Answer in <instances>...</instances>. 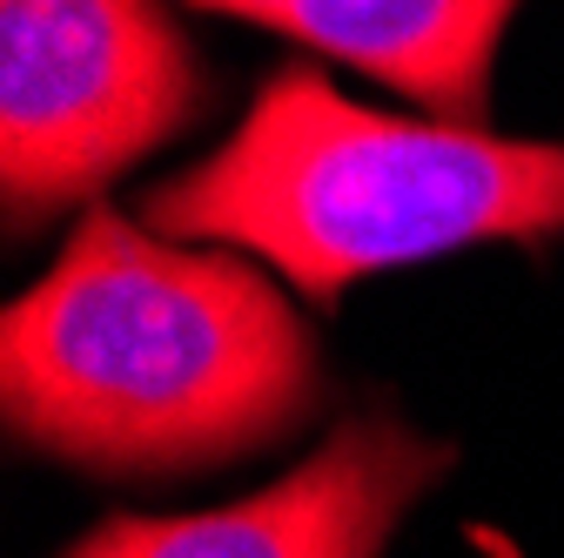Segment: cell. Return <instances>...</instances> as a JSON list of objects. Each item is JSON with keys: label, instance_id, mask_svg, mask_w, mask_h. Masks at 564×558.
<instances>
[{"label": "cell", "instance_id": "cell-2", "mask_svg": "<svg viewBox=\"0 0 564 558\" xmlns=\"http://www.w3.org/2000/svg\"><path fill=\"white\" fill-rule=\"evenodd\" d=\"M149 229L242 249L329 303L377 269L557 236L564 142L357 108L310 67H282L216 155L149 195Z\"/></svg>", "mask_w": 564, "mask_h": 558}, {"label": "cell", "instance_id": "cell-5", "mask_svg": "<svg viewBox=\"0 0 564 558\" xmlns=\"http://www.w3.org/2000/svg\"><path fill=\"white\" fill-rule=\"evenodd\" d=\"M511 14L518 0H296L290 34L444 121H477Z\"/></svg>", "mask_w": 564, "mask_h": 558}, {"label": "cell", "instance_id": "cell-1", "mask_svg": "<svg viewBox=\"0 0 564 558\" xmlns=\"http://www.w3.org/2000/svg\"><path fill=\"white\" fill-rule=\"evenodd\" d=\"M0 404L21 444L162 477L275 444L316 404V336L242 249L175 243L88 208L0 323Z\"/></svg>", "mask_w": 564, "mask_h": 558}, {"label": "cell", "instance_id": "cell-6", "mask_svg": "<svg viewBox=\"0 0 564 558\" xmlns=\"http://www.w3.org/2000/svg\"><path fill=\"white\" fill-rule=\"evenodd\" d=\"M195 8L242 14V21H262V28H282V34H290V8H296V0H195Z\"/></svg>", "mask_w": 564, "mask_h": 558}, {"label": "cell", "instance_id": "cell-3", "mask_svg": "<svg viewBox=\"0 0 564 558\" xmlns=\"http://www.w3.org/2000/svg\"><path fill=\"white\" fill-rule=\"evenodd\" d=\"M202 75L155 0H0V195L14 216L95 195L188 128Z\"/></svg>", "mask_w": 564, "mask_h": 558}, {"label": "cell", "instance_id": "cell-4", "mask_svg": "<svg viewBox=\"0 0 564 558\" xmlns=\"http://www.w3.org/2000/svg\"><path fill=\"white\" fill-rule=\"evenodd\" d=\"M451 471V444L397 417H349L269 492L195 518H115L67 558H383L403 512Z\"/></svg>", "mask_w": 564, "mask_h": 558}]
</instances>
